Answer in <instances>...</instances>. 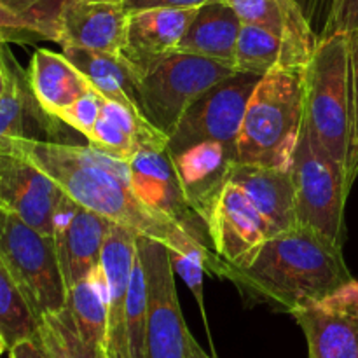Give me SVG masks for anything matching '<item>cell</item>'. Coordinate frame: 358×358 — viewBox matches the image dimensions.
I'll return each instance as SVG.
<instances>
[{
    "label": "cell",
    "instance_id": "9c48e42d",
    "mask_svg": "<svg viewBox=\"0 0 358 358\" xmlns=\"http://www.w3.org/2000/svg\"><path fill=\"white\" fill-rule=\"evenodd\" d=\"M203 222L213 252L231 268L250 264L259 248L273 236L261 212L229 178L205 208Z\"/></svg>",
    "mask_w": 358,
    "mask_h": 358
},
{
    "label": "cell",
    "instance_id": "8992f818",
    "mask_svg": "<svg viewBox=\"0 0 358 358\" xmlns=\"http://www.w3.org/2000/svg\"><path fill=\"white\" fill-rule=\"evenodd\" d=\"M0 259L38 320L65 310L69 290L51 234L41 233L16 213L0 208Z\"/></svg>",
    "mask_w": 358,
    "mask_h": 358
},
{
    "label": "cell",
    "instance_id": "ffe728a7",
    "mask_svg": "<svg viewBox=\"0 0 358 358\" xmlns=\"http://www.w3.org/2000/svg\"><path fill=\"white\" fill-rule=\"evenodd\" d=\"M6 58L10 80L7 91L0 96V150L14 138L45 140L44 136H56L59 131L58 122L62 121L49 115L38 105L28 80V72L21 69L7 48Z\"/></svg>",
    "mask_w": 358,
    "mask_h": 358
},
{
    "label": "cell",
    "instance_id": "5b68a950",
    "mask_svg": "<svg viewBox=\"0 0 358 358\" xmlns=\"http://www.w3.org/2000/svg\"><path fill=\"white\" fill-rule=\"evenodd\" d=\"M234 73L231 62L173 52L138 80L140 112L170 138L189 107Z\"/></svg>",
    "mask_w": 358,
    "mask_h": 358
},
{
    "label": "cell",
    "instance_id": "603a6c76",
    "mask_svg": "<svg viewBox=\"0 0 358 358\" xmlns=\"http://www.w3.org/2000/svg\"><path fill=\"white\" fill-rule=\"evenodd\" d=\"M241 23L257 24L285 41L301 62H310L318 38L296 0H226Z\"/></svg>",
    "mask_w": 358,
    "mask_h": 358
},
{
    "label": "cell",
    "instance_id": "6da1fadb",
    "mask_svg": "<svg viewBox=\"0 0 358 358\" xmlns=\"http://www.w3.org/2000/svg\"><path fill=\"white\" fill-rule=\"evenodd\" d=\"M13 149L41 168L69 198L110 222L166 245L173 254L198 259L206 271L227 278L229 266L212 245L164 213L143 205L129 185L128 161L100 152L91 145L56 140L14 138L2 150Z\"/></svg>",
    "mask_w": 358,
    "mask_h": 358
},
{
    "label": "cell",
    "instance_id": "2e32d148",
    "mask_svg": "<svg viewBox=\"0 0 358 358\" xmlns=\"http://www.w3.org/2000/svg\"><path fill=\"white\" fill-rule=\"evenodd\" d=\"M196 9H142L128 13V30L121 56L131 65L138 80L157 63L177 52Z\"/></svg>",
    "mask_w": 358,
    "mask_h": 358
},
{
    "label": "cell",
    "instance_id": "ac0fdd59",
    "mask_svg": "<svg viewBox=\"0 0 358 358\" xmlns=\"http://www.w3.org/2000/svg\"><path fill=\"white\" fill-rule=\"evenodd\" d=\"M170 152V150H168ZM189 205L203 219V212L229 178L238 161L234 143L205 140L170 152Z\"/></svg>",
    "mask_w": 358,
    "mask_h": 358
},
{
    "label": "cell",
    "instance_id": "83f0119b",
    "mask_svg": "<svg viewBox=\"0 0 358 358\" xmlns=\"http://www.w3.org/2000/svg\"><path fill=\"white\" fill-rule=\"evenodd\" d=\"M280 63L306 65L294 56L285 41L280 38L278 35L271 34L266 28L257 27V24H241L233 58L236 72L262 77Z\"/></svg>",
    "mask_w": 358,
    "mask_h": 358
},
{
    "label": "cell",
    "instance_id": "d4e9b609",
    "mask_svg": "<svg viewBox=\"0 0 358 358\" xmlns=\"http://www.w3.org/2000/svg\"><path fill=\"white\" fill-rule=\"evenodd\" d=\"M63 55L86 76L101 96L140 112L138 76L122 56L80 48H63Z\"/></svg>",
    "mask_w": 358,
    "mask_h": 358
},
{
    "label": "cell",
    "instance_id": "484cf974",
    "mask_svg": "<svg viewBox=\"0 0 358 358\" xmlns=\"http://www.w3.org/2000/svg\"><path fill=\"white\" fill-rule=\"evenodd\" d=\"M65 0H0V44L58 42Z\"/></svg>",
    "mask_w": 358,
    "mask_h": 358
},
{
    "label": "cell",
    "instance_id": "e0dca14e",
    "mask_svg": "<svg viewBox=\"0 0 358 358\" xmlns=\"http://www.w3.org/2000/svg\"><path fill=\"white\" fill-rule=\"evenodd\" d=\"M128 30V10L117 3L65 0L59 13L58 44L121 56Z\"/></svg>",
    "mask_w": 358,
    "mask_h": 358
},
{
    "label": "cell",
    "instance_id": "f546056e",
    "mask_svg": "<svg viewBox=\"0 0 358 358\" xmlns=\"http://www.w3.org/2000/svg\"><path fill=\"white\" fill-rule=\"evenodd\" d=\"M38 339L51 358H108L103 348L91 345L79 334L66 308L38 320Z\"/></svg>",
    "mask_w": 358,
    "mask_h": 358
},
{
    "label": "cell",
    "instance_id": "ba28073f",
    "mask_svg": "<svg viewBox=\"0 0 358 358\" xmlns=\"http://www.w3.org/2000/svg\"><path fill=\"white\" fill-rule=\"evenodd\" d=\"M147 285L145 358H187L189 329L180 310L171 250L136 234Z\"/></svg>",
    "mask_w": 358,
    "mask_h": 358
},
{
    "label": "cell",
    "instance_id": "52a82bcc",
    "mask_svg": "<svg viewBox=\"0 0 358 358\" xmlns=\"http://www.w3.org/2000/svg\"><path fill=\"white\" fill-rule=\"evenodd\" d=\"M290 175L296 191L297 226L318 231L343 247L350 189L341 168L311 138L306 128L294 154Z\"/></svg>",
    "mask_w": 358,
    "mask_h": 358
},
{
    "label": "cell",
    "instance_id": "f1b7e54d",
    "mask_svg": "<svg viewBox=\"0 0 358 358\" xmlns=\"http://www.w3.org/2000/svg\"><path fill=\"white\" fill-rule=\"evenodd\" d=\"M0 332L13 348L24 339L37 338L38 318L0 259ZM9 352V350H7Z\"/></svg>",
    "mask_w": 358,
    "mask_h": 358
},
{
    "label": "cell",
    "instance_id": "7402d4cb",
    "mask_svg": "<svg viewBox=\"0 0 358 358\" xmlns=\"http://www.w3.org/2000/svg\"><path fill=\"white\" fill-rule=\"evenodd\" d=\"M28 80L38 105L58 119L91 90L90 80L65 55L37 49L28 66Z\"/></svg>",
    "mask_w": 358,
    "mask_h": 358
},
{
    "label": "cell",
    "instance_id": "ab89813d",
    "mask_svg": "<svg viewBox=\"0 0 358 358\" xmlns=\"http://www.w3.org/2000/svg\"><path fill=\"white\" fill-rule=\"evenodd\" d=\"M80 2H94V3H117V6H122L124 0H80Z\"/></svg>",
    "mask_w": 358,
    "mask_h": 358
},
{
    "label": "cell",
    "instance_id": "8d00e7d4",
    "mask_svg": "<svg viewBox=\"0 0 358 358\" xmlns=\"http://www.w3.org/2000/svg\"><path fill=\"white\" fill-rule=\"evenodd\" d=\"M9 357L10 358H51L48 353V350L44 348V345L41 343V339L31 338L20 341L17 345H14L13 348H9Z\"/></svg>",
    "mask_w": 358,
    "mask_h": 358
},
{
    "label": "cell",
    "instance_id": "cb8c5ba5",
    "mask_svg": "<svg viewBox=\"0 0 358 358\" xmlns=\"http://www.w3.org/2000/svg\"><path fill=\"white\" fill-rule=\"evenodd\" d=\"M241 20L226 0H210L196 9L177 52L233 63Z\"/></svg>",
    "mask_w": 358,
    "mask_h": 358
},
{
    "label": "cell",
    "instance_id": "8fae6325",
    "mask_svg": "<svg viewBox=\"0 0 358 358\" xmlns=\"http://www.w3.org/2000/svg\"><path fill=\"white\" fill-rule=\"evenodd\" d=\"M304 332L308 358H358V282L290 313Z\"/></svg>",
    "mask_w": 358,
    "mask_h": 358
},
{
    "label": "cell",
    "instance_id": "4dcf8cb0",
    "mask_svg": "<svg viewBox=\"0 0 358 358\" xmlns=\"http://www.w3.org/2000/svg\"><path fill=\"white\" fill-rule=\"evenodd\" d=\"M147 285L142 261L136 250L128 294V341L131 358H145Z\"/></svg>",
    "mask_w": 358,
    "mask_h": 358
},
{
    "label": "cell",
    "instance_id": "277c9868",
    "mask_svg": "<svg viewBox=\"0 0 358 358\" xmlns=\"http://www.w3.org/2000/svg\"><path fill=\"white\" fill-rule=\"evenodd\" d=\"M304 128L341 168L348 184L352 143L348 34L320 35L304 72Z\"/></svg>",
    "mask_w": 358,
    "mask_h": 358
},
{
    "label": "cell",
    "instance_id": "4fadbf2b",
    "mask_svg": "<svg viewBox=\"0 0 358 358\" xmlns=\"http://www.w3.org/2000/svg\"><path fill=\"white\" fill-rule=\"evenodd\" d=\"M63 196L58 184L28 157L13 149L0 150V208L52 236V217Z\"/></svg>",
    "mask_w": 358,
    "mask_h": 358
},
{
    "label": "cell",
    "instance_id": "30bf717a",
    "mask_svg": "<svg viewBox=\"0 0 358 358\" xmlns=\"http://www.w3.org/2000/svg\"><path fill=\"white\" fill-rule=\"evenodd\" d=\"M259 79L261 77L252 73H234L203 94L189 107L170 135L168 150L173 152L205 140L236 145L248 100Z\"/></svg>",
    "mask_w": 358,
    "mask_h": 358
},
{
    "label": "cell",
    "instance_id": "5bb4252c",
    "mask_svg": "<svg viewBox=\"0 0 358 358\" xmlns=\"http://www.w3.org/2000/svg\"><path fill=\"white\" fill-rule=\"evenodd\" d=\"M128 168L131 191L143 205L171 217L203 240L201 227L206 231L205 222L185 198L168 145L138 150L128 159Z\"/></svg>",
    "mask_w": 358,
    "mask_h": 358
},
{
    "label": "cell",
    "instance_id": "d6986e66",
    "mask_svg": "<svg viewBox=\"0 0 358 358\" xmlns=\"http://www.w3.org/2000/svg\"><path fill=\"white\" fill-rule=\"evenodd\" d=\"M229 180L243 189L269 224L273 234L297 226L296 191L290 170L236 163L231 170Z\"/></svg>",
    "mask_w": 358,
    "mask_h": 358
},
{
    "label": "cell",
    "instance_id": "f35d334b",
    "mask_svg": "<svg viewBox=\"0 0 358 358\" xmlns=\"http://www.w3.org/2000/svg\"><path fill=\"white\" fill-rule=\"evenodd\" d=\"M187 358H217V357H210L205 350L199 346V343L192 338V334L189 332L187 338Z\"/></svg>",
    "mask_w": 358,
    "mask_h": 358
},
{
    "label": "cell",
    "instance_id": "74e56055",
    "mask_svg": "<svg viewBox=\"0 0 358 358\" xmlns=\"http://www.w3.org/2000/svg\"><path fill=\"white\" fill-rule=\"evenodd\" d=\"M10 80V70L6 58V44H0V96L7 91Z\"/></svg>",
    "mask_w": 358,
    "mask_h": 358
},
{
    "label": "cell",
    "instance_id": "d590c367",
    "mask_svg": "<svg viewBox=\"0 0 358 358\" xmlns=\"http://www.w3.org/2000/svg\"><path fill=\"white\" fill-rule=\"evenodd\" d=\"M210 0H124L122 7L128 13L142 9H196Z\"/></svg>",
    "mask_w": 358,
    "mask_h": 358
},
{
    "label": "cell",
    "instance_id": "d6a6232c",
    "mask_svg": "<svg viewBox=\"0 0 358 358\" xmlns=\"http://www.w3.org/2000/svg\"><path fill=\"white\" fill-rule=\"evenodd\" d=\"M350 49V98H352V143H350L348 184L358 175V28L348 34Z\"/></svg>",
    "mask_w": 358,
    "mask_h": 358
},
{
    "label": "cell",
    "instance_id": "7a4b0ae2",
    "mask_svg": "<svg viewBox=\"0 0 358 358\" xmlns=\"http://www.w3.org/2000/svg\"><path fill=\"white\" fill-rule=\"evenodd\" d=\"M227 280L254 299L292 313L331 296L353 276L341 245L310 227L296 226L268 238L248 266H229Z\"/></svg>",
    "mask_w": 358,
    "mask_h": 358
},
{
    "label": "cell",
    "instance_id": "7c38bea8",
    "mask_svg": "<svg viewBox=\"0 0 358 358\" xmlns=\"http://www.w3.org/2000/svg\"><path fill=\"white\" fill-rule=\"evenodd\" d=\"M112 224L63 196L52 217V240L66 290L101 266V252Z\"/></svg>",
    "mask_w": 358,
    "mask_h": 358
},
{
    "label": "cell",
    "instance_id": "1f68e13d",
    "mask_svg": "<svg viewBox=\"0 0 358 358\" xmlns=\"http://www.w3.org/2000/svg\"><path fill=\"white\" fill-rule=\"evenodd\" d=\"M103 101L105 98L94 87H91L84 96H80L76 103L70 105L65 112H62L58 119L63 124L70 126L76 131H79L80 135L90 138L91 131H93L94 124L100 117Z\"/></svg>",
    "mask_w": 358,
    "mask_h": 358
},
{
    "label": "cell",
    "instance_id": "60d3db41",
    "mask_svg": "<svg viewBox=\"0 0 358 358\" xmlns=\"http://www.w3.org/2000/svg\"><path fill=\"white\" fill-rule=\"evenodd\" d=\"M6 350H9V348H7V343H6V339H3L2 332H0V355H2V353L6 352Z\"/></svg>",
    "mask_w": 358,
    "mask_h": 358
},
{
    "label": "cell",
    "instance_id": "836d02e7",
    "mask_svg": "<svg viewBox=\"0 0 358 358\" xmlns=\"http://www.w3.org/2000/svg\"><path fill=\"white\" fill-rule=\"evenodd\" d=\"M358 28V0H331L327 23L322 35L352 34Z\"/></svg>",
    "mask_w": 358,
    "mask_h": 358
},
{
    "label": "cell",
    "instance_id": "3957f363",
    "mask_svg": "<svg viewBox=\"0 0 358 358\" xmlns=\"http://www.w3.org/2000/svg\"><path fill=\"white\" fill-rule=\"evenodd\" d=\"M306 65L280 63L259 79L236 142L240 163L292 168L304 129Z\"/></svg>",
    "mask_w": 358,
    "mask_h": 358
},
{
    "label": "cell",
    "instance_id": "9a60e30c",
    "mask_svg": "<svg viewBox=\"0 0 358 358\" xmlns=\"http://www.w3.org/2000/svg\"><path fill=\"white\" fill-rule=\"evenodd\" d=\"M136 257V234L112 224L101 252V269L107 283V345L108 358H131L128 341V294Z\"/></svg>",
    "mask_w": 358,
    "mask_h": 358
},
{
    "label": "cell",
    "instance_id": "e575fe53",
    "mask_svg": "<svg viewBox=\"0 0 358 358\" xmlns=\"http://www.w3.org/2000/svg\"><path fill=\"white\" fill-rule=\"evenodd\" d=\"M171 261H173V269L175 273L182 276L187 287L191 289V292L194 294L196 301H198L199 311L203 315V320L206 324V313H205V301H203V273L206 271L205 264L198 259L184 257V255H178L171 252Z\"/></svg>",
    "mask_w": 358,
    "mask_h": 358
},
{
    "label": "cell",
    "instance_id": "4316f807",
    "mask_svg": "<svg viewBox=\"0 0 358 358\" xmlns=\"http://www.w3.org/2000/svg\"><path fill=\"white\" fill-rule=\"evenodd\" d=\"M66 310L79 334L105 350L107 345V283L100 268L72 285L66 292Z\"/></svg>",
    "mask_w": 358,
    "mask_h": 358
},
{
    "label": "cell",
    "instance_id": "44dd1931",
    "mask_svg": "<svg viewBox=\"0 0 358 358\" xmlns=\"http://www.w3.org/2000/svg\"><path fill=\"white\" fill-rule=\"evenodd\" d=\"M87 140L100 152L124 161L147 147L168 145V136L157 131L140 112L107 98Z\"/></svg>",
    "mask_w": 358,
    "mask_h": 358
}]
</instances>
